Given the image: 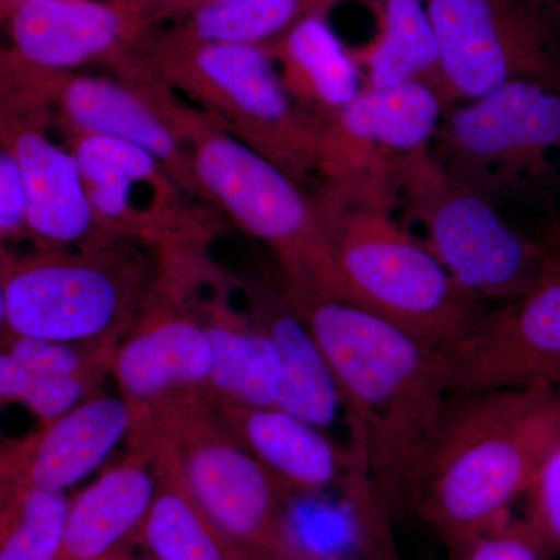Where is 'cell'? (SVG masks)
<instances>
[{
    "label": "cell",
    "mask_w": 560,
    "mask_h": 560,
    "mask_svg": "<svg viewBox=\"0 0 560 560\" xmlns=\"http://www.w3.org/2000/svg\"><path fill=\"white\" fill-rule=\"evenodd\" d=\"M131 434L164 442L210 518L253 560H327L302 547L276 485L221 418L210 397L136 420Z\"/></svg>",
    "instance_id": "8"
},
{
    "label": "cell",
    "mask_w": 560,
    "mask_h": 560,
    "mask_svg": "<svg viewBox=\"0 0 560 560\" xmlns=\"http://www.w3.org/2000/svg\"><path fill=\"white\" fill-rule=\"evenodd\" d=\"M132 427L135 411L121 396L81 401L35 433L3 445L0 486L66 492L94 474L131 436Z\"/></svg>",
    "instance_id": "17"
},
{
    "label": "cell",
    "mask_w": 560,
    "mask_h": 560,
    "mask_svg": "<svg viewBox=\"0 0 560 560\" xmlns=\"http://www.w3.org/2000/svg\"><path fill=\"white\" fill-rule=\"evenodd\" d=\"M102 560H149V559H139L136 556H132L128 548H124V550H119L113 552V555L106 556L105 559Z\"/></svg>",
    "instance_id": "34"
},
{
    "label": "cell",
    "mask_w": 560,
    "mask_h": 560,
    "mask_svg": "<svg viewBox=\"0 0 560 560\" xmlns=\"http://www.w3.org/2000/svg\"><path fill=\"white\" fill-rule=\"evenodd\" d=\"M420 2L427 3L430 2V0H420Z\"/></svg>",
    "instance_id": "38"
},
{
    "label": "cell",
    "mask_w": 560,
    "mask_h": 560,
    "mask_svg": "<svg viewBox=\"0 0 560 560\" xmlns=\"http://www.w3.org/2000/svg\"><path fill=\"white\" fill-rule=\"evenodd\" d=\"M215 404V401H213ZM221 418L287 497L318 495L340 485H368L352 451L331 441L326 430L279 407L215 404Z\"/></svg>",
    "instance_id": "18"
},
{
    "label": "cell",
    "mask_w": 560,
    "mask_h": 560,
    "mask_svg": "<svg viewBox=\"0 0 560 560\" xmlns=\"http://www.w3.org/2000/svg\"><path fill=\"white\" fill-rule=\"evenodd\" d=\"M248 315L275 342L282 364L278 407L329 430L340 411L341 396L315 335L290 301L280 279L237 280Z\"/></svg>",
    "instance_id": "20"
},
{
    "label": "cell",
    "mask_w": 560,
    "mask_h": 560,
    "mask_svg": "<svg viewBox=\"0 0 560 560\" xmlns=\"http://www.w3.org/2000/svg\"><path fill=\"white\" fill-rule=\"evenodd\" d=\"M84 187L102 230L108 234L165 245L164 234L138 202V189L183 198L184 191L149 151L127 140L80 135L70 138ZM189 195V194H187Z\"/></svg>",
    "instance_id": "21"
},
{
    "label": "cell",
    "mask_w": 560,
    "mask_h": 560,
    "mask_svg": "<svg viewBox=\"0 0 560 560\" xmlns=\"http://www.w3.org/2000/svg\"><path fill=\"white\" fill-rule=\"evenodd\" d=\"M264 47L270 51L291 101L319 131L363 90L359 62L330 27L327 14L305 18Z\"/></svg>",
    "instance_id": "23"
},
{
    "label": "cell",
    "mask_w": 560,
    "mask_h": 560,
    "mask_svg": "<svg viewBox=\"0 0 560 560\" xmlns=\"http://www.w3.org/2000/svg\"><path fill=\"white\" fill-rule=\"evenodd\" d=\"M135 238L106 234L70 248L18 256L2 248V335L75 345L119 342L156 290Z\"/></svg>",
    "instance_id": "5"
},
{
    "label": "cell",
    "mask_w": 560,
    "mask_h": 560,
    "mask_svg": "<svg viewBox=\"0 0 560 560\" xmlns=\"http://www.w3.org/2000/svg\"><path fill=\"white\" fill-rule=\"evenodd\" d=\"M350 560H378V559H375V558H370V556H368V558H359V559H350Z\"/></svg>",
    "instance_id": "37"
},
{
    "label": "cell",
    "mask_w": 560,
    "mask_h": 560,
    "mask_svg": "<svg viewBox=\"0 0 560 560\" xmlns=\"http://www.w3.org/2000/svg\"><path fill=\"white\" fill-rule=\"evenodd\" d=\"M156 447L158 489L131 544L149 560H253L209 517L184 480L176 456L164 442Z\"/></svg>",
    "instance_id": "24"
},
{
    "label": "cell",
    "mask_w": 560,
    "mask_h": 560,
    "mask_svg": "<svg viewBox=\"0 0 560 560\" xmlns=\"http://www.w3.org/2000/svg\"><path fill=\"white\" fill-rule=\"evenodd\" d=\"M198 276L191 261L162 257L153 296L117 345L110 374L135 420L210 397L213 352L194 294Z\"/></svg>",
    "instance_id": "12"
},
{
    "label": "cell",
    "mask_w": 560,
    "mask_h": 560,
    "mask_svg": "<svg viewBox=\"0 0 560 560\" xmlns=\"http://www.w3.org/2000/svg\"><path fill=\"white\" fill-rule=\"evenodd\" d=\"M548 545L526 518L500 523L448 550V560H552Z\"/></svg>",
    "instance_id": "29"
},
{
    "label": "cell",
    "mask_w": 560,
    "mask_h": 560,
    "mask_svg": "<svg viewBox=\"0 0 560 560\" xmlns=\"http://www.w3.org/2000/svg\"><path fill=\"white\" fill-rule=\"evenodd\" d=\"M393 187L404 226L418 228L416 237L478 300H518L547 270V242L514 230L492 200L445 171L431 147L397 162Z\"/></svg>",
    "instance_id": "7"
},
{
    "label": "cell",
    "mask_w": 560,
    "mask_h": 560,
    "mask_svg": "<svg viewBox=\"0 0 560 560\" xmlns=\"http://www.w3.org/2000/svg\"><path fill=\"white\" fill-rule=\"evenodd\" d=\"M13 51L36 68L105 66L132 80L154 33L138 0H31L2 7Z\"/></svg>",
    "instance_id": "14"
},
{
    "label": "cell",
    "mask_w": 560,
    "mask_h": 560,
    "mask_svg": "<svg viewBox=\"0 0 560 560\" xmlns=\"http://www.w3.org/2000/svg\"><path fill=\"white\" fill-rule=\"evenodd\" d=\"M28 194L20 164L9 149L0 150V238L2 243L27 235Z\"/></svg>",
    "instance_id": "31"
},
{
    "label": "cell",
    "mask_w": 560,
    "mask_h": 560,
    "mask_svg": "<svg viewBox=\"0 0 560 560\" xmlns=\"http://www.w3.org/2000/svg\"><path fill=\"white\" fill-rule=\"evenodd\" d=\"M279 279L340 389L361 477L388 517L415 511L427 456L451 399L444 353L377 313Z\"/></svg>",
    "instance_id": "1"
},
{
    "label": "cell",
    "mask_w": 560,
    "mask_h": 560,
    "mask_svg": "<svg viewBox=\"0 0 560 560\" xmlns=\"http://www.w3.org/2000/svg\"><path fill=\"white\" fill-rule=\"evenodd\" d=\"M368 3L377 16L378 33L368 46L352 50L363 75V88L425 83L445 103L440 43L427 3L420 0Z\"/></svg>",
    "instance_id": "25"
},
{
    "label": "cell",
    "mask_w": 560,
    "mask_h": 560,
    "mask_svg": "<svg viewBox=\"0 0 560 560\" xmlns=\"http://www.w3.org/2000/svg\"><path fill=\"white\" fill-rule=\"evenodd\" d=\"M448 109L517 80L560 90L555 18L537 0H430Z\"/></svg>",
    "instance_id": "10"
},
{
    "label": "cell",
    "mask_w": 560,
    "mask_h": 560,
    "mask_svg": "<svg viewBox=\"0 0 560 560\" xmlns=\"http://www.w3.org/2000/svg\"><path fill=\"white\" fill-rule=\"evenodd\" d=\"M2 97L35 106L60 121L66 135L106 136L149 151L190 197L198 198L189 151L162 102V83L36 68L2 51Z\"/></svg>",
    "instance_id": "11"
},
{
    "label": "cell",
    "mask_w": 560,
    "mask_h": 560,
    "mask_svg": "<svg viewBox=\"0 0 560 560\" xmlns=\"http://www.w3.org/2000/svg\"><path fill=\"white\" fill-rule=\"evenodd\" d=\"M226 280L215 275L198 313L212 345L209 396L215 404L278 407L282 364L278 349L248 313L235 311Z\"/></svg>",
    "instance_id": "22"
},
{
    "label": "cell",
    "mask_w": 560,
    "mask_h": 560,
    "mask_svg": "<svg viewBox=\"0 0 560 560\" xmlns=\"http://www.w3.org/2000/svg\"><path fill=\"white\" fill-rule=\"evenodd\" d=\"M158 489L156 447L131 440V451L70 501L58 560H102L131 545Z\"/></svg>",
    "instance_id": "19"
},
{
    "label": "cell",
    "mask_w": 560,
    "mask_h": 560,
    "mask_svg": "<svg viewBox=\"0 0 560 560\" xmlns=\"http://www.w3.org/2000/svg\"><path fill=\"white\" fill-rule=\"evenodd\" d=\"M329 235L342 301L377 313L419 341L448 353L488 316L396 219L389 184H326L313 198Z\"/></svg>",
    "instance_id": "3"
},
{
    "label": "cell",
    "mask_w": 560,
    "mask_h": 560,
    "mask_svg": "<svg viewBox=\"0 0 560 560\" xmlns=\"http://www.w3.org/2000/svg\"><path fill=\"white\" fill-rule=\"evenodd\" d=\"M547 241L552 243V245L560 246V223L556 224L555 230L548 235Z\"/></svg>",
    "instance_id": "35"
},
{
    "label": "cell",
    "mask_w": 560,
    "mask_h": 560,
    "mask_svg": "<svg viewBox=\"0 0 560 560\" xmlns=\"http://www.w3.org/2000/svg\"><path fill=\"white\" fill-rule=\"evenodd\" d=\"M49 113L2 101L0 136L20 164L28 194V237L38 249L72 248L108 234L102 230L75 154L47 135Z\"/></svg>",
    "instance_id": "16"
},
{
    "label": "cell",
    "mask_w": 560,
    "mask_h": 560,
    "mask_svg": "<svg viewBox=\"0 0 560 560\" xmlns=\"http://www.w3.org/2000/svg\"><path fill=\"white\" fill-rule=\"evenodd\" d=\"M340 2L345 0H234L195 11L156 33L179 44L268 46L305 18L327 14Z\"/></svg>",
    "instance_id": "26"
},
{
    "label": "cell",
    "mask_w": 560,
    "mask_h": 560,
    "mask_svg": "<svg viewBox=\"0 0 560 560\" xmlns=\"http://www.w3.org/2000/svg\"><path fill=\"white\" fill-rule=\"evenodd\" d=\"M0 560H58L68 528L66 492L0 488Z\"/></svg>",
    "instance_id": "27"
},
{
    "label": "cell",
    "mask_w": 560,
    "mask_h": 560,
    "mask_svg": "<svg viewBox=\"0 0 560 560\" xmlns=\"http://www.w3.org/2000/svg\"><path fill=\"white\" fill-rule=\"evenodd\" d=\"M447 105L425 83L363 88L319 132L318 175L326 184H390L401 158L430 149Z\"/></svg>",
    "instance_id": "15"
},
{
    "label": "cell",
    "mask_w": 560,
    "mask_h": 560,
    "mask_svg": "<svg viewBox=\"0 0 560 560\" xmlns=\"http://www.w3.org/2000/svg\"><path fill=\"white\" fill-rule=\"evenodd\" d=\"M547 245L550 261L539 282L489 312L469 338L445 353L451 396L534 383L560 389V248Z\"/></svg>",
    "instance_id": "13"
},
{
    "label": "cell",
    "mask_w": 560,
    "mask_h": 560,
    "mask_svg": "<svg viewBox=\"0 0 560 560\" xmlns=\"http://www.w3.org/2000/svg\"><path fill=\"white\" fill-rule=\"evenodd\" d=\"M460 183L497 198L560 180V90L517 80L452 106L431 143Z\"/></svg>",
    "instance_id": "9"
},
{
    "label": "cell",
    "mask_w": 560,
    "mask_h": 560,
    "mask_svg": "<svg viewBox=\"0 0 560 560\" xmlns=\"http://www.w3.org/2000/svg\"><path fill=\"white\" fill-rule=\"evenodd\" d=\"M31 2V0H2V7L13 5V3Z\"/></svg>",
    "instance_id": "36"
},
{
    "label": "cell",
    "mask_w": 560,
    "mask_h": 560,
    "mask_svg": "<svg viewBox=\"0 0 560 560\" xmlns=\"http://www.w3.org/2000/svg\"><path fill=\"white\" fill-rule=\"evenodd\" d=\"M143 65L301 186L318 175L319 128L291 101L267 47L172 43L154 31Z\"/></svg>",
    "instance_id": "6"
},
{
    "label": "cell",
    "mask_w": 560,
    "mask_h": 560,
    "mask_svg": "<svg viewBox=\"0 0 560 560\" xmlns=\"http://www.w3.org/2000/svg\"><path fill=\"white\" fill-rule=\"evenodd\" d=\"M555 20L560 21V0H537Z\"/></svg>",
    "instance_id": "33"
},
{
    "label": "cell",
    "mask_w": 560,
    "mask_h": 560,
    "mask_svg": "<svg viewBox=\"0 0 560 560\" xmlns=\"http://www.w3.org/2000/svg\"><path fill=\"white\" fill-rule=\"evenodd\" d=\"M228 2H234V0H138L140 10L151 27H156L161 22L173 24L195 11Z\"/></svg>",
    "instance_id": "32"
},
{
    "label": "cell",
    "mask_w": 560,
    "mask_h": 560,
    "mask_svg": "<svg viewBox=\"0 0 560 560\" xmlns=\"http://www.w3.org/2000/svg\"><path fill=\"white\" fill-rule=\"evenodd\" d=\"M164 94L165 113L189 151L198 200L264 243L291 285L342 301L329 235L301 184L171 88Z\"/></svg>",
    "instance_id": "4"
},
{
    "label": "cell",
    "mask_w": 560,
    "mask_h": 560,
    "mask_svg": "<svg viewBox=\"0 0 560 560\" xmlns=\"http://www.w3.org/2000/svg\"><path fill=\"white\" fill-rule=\"evenodd\" d=\"M560 444V389L547 383L456 394L445 405L415 512L456 545L510 521Z\"/></svg>",
    "instance_id": "2"
},
{
    "label": "cell",
    "mask_w": 560,
    "mask_h": 560,
    "mask_svg": "<svg viewBox=\"0 0 560 560\" xmlns=\"http://www.w3.org/2000/svg\"><path fill=\"white\" fill-rule=\"evenodd\" d=\"M101 378L86 375L35 374L25 371L10 355H0V399L2 405L21 404L47 425L81 401L97 396Z\"/></svg>",
    "instance_id": "28"
},
{
    "label": "cell",
    "mask_w": 560,
    "mask_h": 560,
    "mask_svg": "<svg viewBox=\"0 0 560 560\" xmlns=\"http://www.w3.org/2000/svg\"><path fill=\"white\" fill-rule=\"evenodd\" d=\"M526 521L539 533L552 555L560 558V444L545 460L530 486Z\"/></svg>",
    "instance_id": "30"
}]
</instances>
